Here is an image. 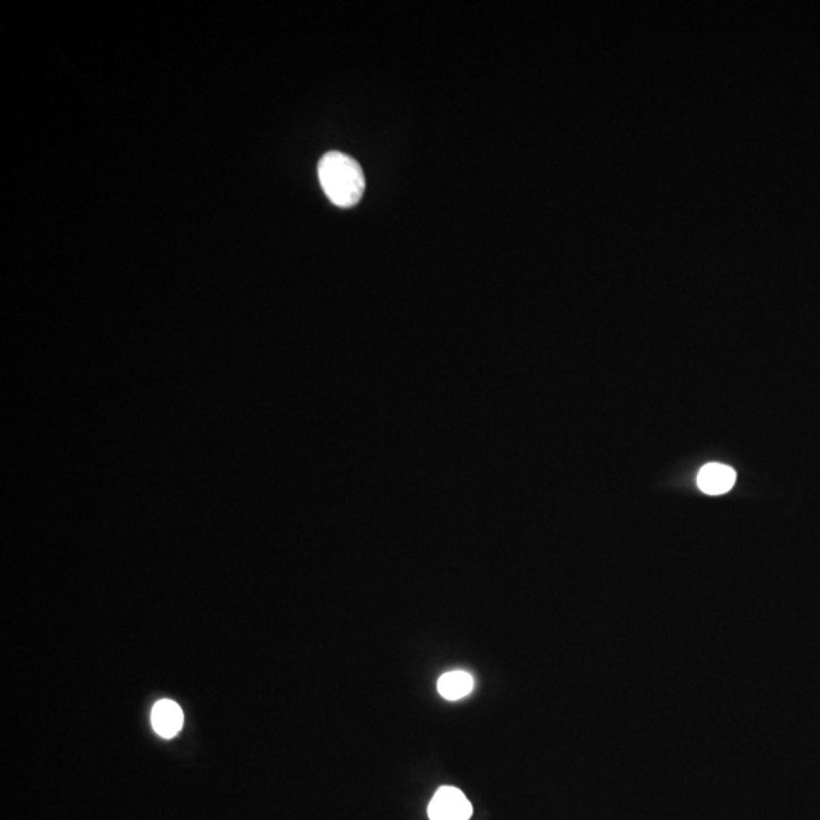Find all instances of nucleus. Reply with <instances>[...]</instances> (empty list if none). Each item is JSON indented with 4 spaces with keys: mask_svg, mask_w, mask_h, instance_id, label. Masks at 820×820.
Masks as SVG:
<instances>
[{
    "mask_svg": "<svg viewBox=\"0 0 820 820\" xmlns=\"http://www.w3.org/2000/svg\"><path fill=\"white\" fill-rule=\"evenodd\" d=\"M318 175L324 192L334 205L347 209L362 199L365 174L353 157L338 151L327 152L319 161Z\"/></svg>",
    "mask_w": 820,
    "mask_h": 820,
    "instance_id": "f257e3e1",
    "label": "nucleus"
},
{
    "mask_svg": "<svg viewBox=\"0 0 820 820\" xmlns=\"http://www.w3.org/2000/svg\"><path fill=\"white\" fill-rule=\"evenodd\" d=\"M471 802L456 787H441L428 804L430 820H470Z\"/></svg>",
    "mask_w": 820,
    "mask_h": 820,
    "instance_id": "f03ea898",
    "label": "nucleus"
},
{
    "mask_svg": "<svg viewBox=\"0 0 820 820\" xmlns=\"http://www.w3.org/2000/svg\"><path fill=\"white\" fill-rule=\"evenodd\" d=\"M736 479V471L731 467H726L721 463H708L699 471L697 485L705 494L721 496L731 491Z\"/></svg>",
    "mask_w": 820,
    "mask_h": 820,
    "instance_id": "7ed1b4c3",
    "label": "nucleus"
},
{
    "mask_svg": "<svg viewBox=\"0 0 820 820\" xmlns=\"http://www.w3.org/2000/svg\"><path fill=\"white\" fill-rule=\"evenodd\" d=\"M183 711L175 702L160 701L152 710V726L157 734L164 738L177 736L183 726Z\"/></svg>",
    "mask_w": 820,
    "mask_h": 820,
    "instance_id": "20e7f679",
    "label": "nucleus"
},
{
    "mask_svg": "<svg viewBox=\"0 0 820 820\" xmlns=\"http://www.w3.org/2000/svg\"><path fill=\"white\" fill-rule=\"evenodd\" d=\"M472 690V678L467 671H450L437 681V691L448 701H459Z\"/></svg>",
    "mask_w": 820,
    "mask_h": 820,
    "instance_id": "39448f33",
    "label": "nucleus"
}]
</instances>
